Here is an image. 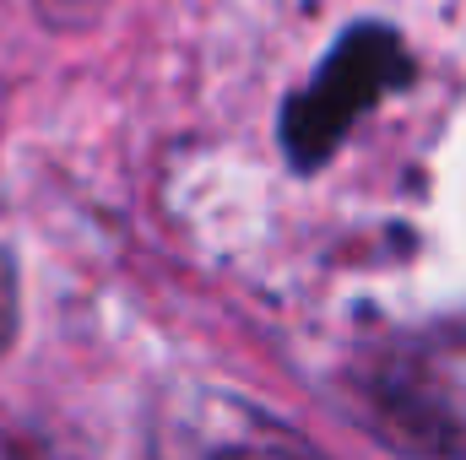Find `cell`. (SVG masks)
Instances as JSON below:
<instances>
[{
  "mask_svg": "<svg viewBox=\"0 0 466 460\" xmlns=\"http://www.w3.org/2000/svg\"><path fill=\"white\" fill-rule=\"evenodd\" d=\"M412 87V55L396 27L385 22H358L348 38L326 55L320 76L282 104V152L299 174L326 168V157L342 146L358 115L380 104L385 93Z\"/></svg>",
  "mask_w": 466,
  "mask_h": 460,
  "instance_id": "6da1fadb",
  "label": "cell"
},
{
  "mask_svg": "<svg viewBox=\"0 0 466 460\" xmlns=\"http://www.w3.org/2000/svg\"><path fill=\"white\" fill-rule=\"evenodd\" d=\"M16 336V260L0 249V352Z\"/></svg>",
  "mask_w": 466,
  "mask_h": 460,
  "instance_id": "7a4b0ae2",
  "label": "cell"
}]
</instances>
